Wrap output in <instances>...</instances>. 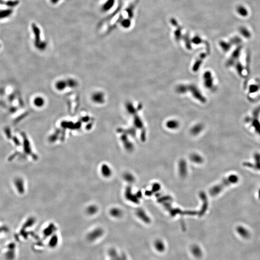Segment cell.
Masks as SVG:
<instances>
[{
    "label": "cell",
    "instance_id": "obj_1",
    "mask_svg": "<svg viewBox=\"0 0 260 260\" xmlns=\"http://www.w3.org/2000/svg\"><path fill=\"white\" fill-rule=\"evenodd\" d=\"M239 178L237 175H231L224 179L222 183L215 186L211 190V194L213 196L218 195L224 189L225 187H227L232 184H235L238 182Z\"/></svg>",
    "mask_w": 260,
    "mask_h": 260
},
{
    "label": "cell",
    "instance_id": "obj_2",
    "mask_svg": "<svg viewBox=\"0 0 260 260\" xmlns=\"http://www.w3.org/2000/svg\"><path fill=\"white\" fill-rule=\"evenodd\" d=\"M205 85L208 88H211L213 86V79L211 74L207 72L204 74Z\"/></svg>",
    "mask_w": 260,
    "mask_h": 260
},
{
    "label": "cell",
    "instance_id": "obj_3",
    "mask_svg": "<svg viewBox=\"0 0 260 260\" xmlns=\"http://www.w3.org/2000/svg\"><path fill=\"white\" fill-rule=\"evenodd\" d=\"M237 233L244 238H248L249 236V232L243 226H239L237 228Z\"/></svg>",
    "mask_w": 260,
    "mask_h": 260
},
{
    "label": "cell",
    "instance_id": "obj_4",
    "mask_svg": "<svg viewBox=\"0 0 260 260\" xmlns=\"http://www.w3.org/2000/svg\"><path fill=\"white\" fill-rule=\"evenodd\" d=\"M191 250L193 255L196 257H200L202 255V252L201 251V249L197 246L193 247Z\"/></svg>",
    "mask_w": 260,
    "mask_h": 260
},
{
    "label": "cell",
    "instance_id": "obj_5",
    "mask_svg": "<svg viewBox=\"0 0 260 260\" xmlns=\"http://www.w3.org/2000/svg\"><path fill=\"white\" fill-rule=\"evenodd\" d=\"M12 13V10L11 9L4 10L0 11V19L7 18Z\"/></svg>",
    "mask_w": 260,
    "mask_h": 260
},
{
    "label": "cell",
    "instance_id": "obj_6",
    "mask_svg": "<svg viewBox=\"0 0 260 260\" xmlns=\"http://www.w3.org/2000/svg\"><path fill=\"white\" fill-rule=\"evenodd\" d=\"M155 247L158 251L162 252L165 249V246L163 243L160 240L157 241L155 244Z\"/></svg>",
    "mask_w": 260,
    "mask_h": 260
},
{
    "label": "cell",
    "instance_id": "obj_7",
    "mask_svg": "<svg viewBox=\"0 0 260 260\" xmlns=\"http://www.w3.org/2000/svg\"><path fill=\"white\" fill-rule=\"evenodd\" d=\"M254 160L255 164L254 166V169L259 170L260 171V155L256 153L254 155Z\"/></svg>",
    "mask_w": 260,
    "mask_h": 260
},
{
    "label": "cell",
    "instance_id": "obj_8",
    "mask_svg": "<svg viewBox=\"0 0 260 260\" xmlns=\"http://www.w3.org/2000/svg\"><path fill=\"white\" fill-rule=\"evenodd\" d=\"M249 90L251 93L256 92L259 90V87L255 84H252L249 86Z\"/></svg>",
    "mask_w": 260,
    "mask_h": 260
},
{
    "label": "cell",
    "instance_id": "obj_9",
    "mask_svg": "<svg viewBox=\"0 0 260 260\" xmlns=\"http://www.w3.org/2000/svg\"><path fill=\"white\" fill-rule=\"evenodd\" d=\"M178 123L176 121H171L168 123V126L169 128H175L178 126Z\"/></svg>",
    "mask_w": 260,
    "mask_h": 260
},
{
    "label": "cell",
    "instance_id": "obj_10",
    "mask_svg": "<svg viewBox=\"0 0 260 260\" xmlns=\"http://www.w3.org/2000/svg\"><path fill=\"white\" fill-rule=\"evenodd\" d=\"M252 125H253V127L255 128L257 131H260V124L257 120H254V121H253Z\"/></svg>",
    "mask_w": 260,
    "mask_h": 260
},
{
    "label": "cell",
    "instance_id": "obj_11",
    "mask_svg": "<svg viewBox=\"0 0 260 260\" xmlns=\"http://www.w3.org/2000/svg\"><path fill=\"white\" fill-rule=\"evenodd\" d=\"M236 68H237V69L238 73L240 75H241L242 73L243 70L242 66L241 65V64L240 63L238 62L237 63V66H236Z\"/></svg>",
    "mask_w": 260,
    "mask_h": 260
},
{
    "label": "cell",
    "instance_id": "obj_12",
    "mask_svg": "<svg viewBox=\"0 0 260 260\" xmlns=\"http://www.w3.org/2000/svg\"><path fill=\"white\" fill-rule=\"evenodd\" d=\"M258 197H259V199H260V189L259 190V191H258Z\"/></svg>",
    "mask_w": 260,
    "mask_h": 260
}]
</instances>
